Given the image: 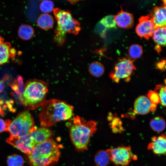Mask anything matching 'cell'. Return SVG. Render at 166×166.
Segmentation results:
<instances>
[{"label": "cell", "mask_w": 166, "mask_h": 166, "mask_svg": "<svg viewBox=\"0 0 166 166\" xmlns=\"http://www.w3.org/2000/svg\"><path fill=\"white\" fill-rule=\"evenodd\" d=\"M53 11L57 23L54 40L58 45H62L65 43L67 33L78 34L81 29L80 23L68 11L58 8L53 9Z\"/></svg>", "instance_id": "5"}, {"label": "cell", "mask_w": 166, "mask_h": 166, "mask_svg": "<svg viewBox=\"0 0 166 166\" xmlns=\"http://www.w3.org/2000/svg\"><path fill=\"white\" fill-rule=\"evenodd\" d=\"M156 68L160 70L164 71L165 69L166 61L163 60L157 62L156 64Z\"/></svg>", "instance_id": "31"}, {"label": "cell", "mask_w": 166, "mask_h": 166, "mask_svg": "<svg viewBox=\"0 0 166 166\" xmlns=\"http://www.w3.org/2000/svg\"><path fill=\"white\" fill-rule=\"evenodd\" d=\"M107 30L113 28H116L114 16L111 15H108L103 18L99 22Z\"/></svg>", "instance_id": "24"}, {"label": "cell", "mask_w": 166, "mask_h": 166, "mask_svg": "<svg viewBox=\"0 0 166 166\" xmlns=\"http://www.w3.org/2000/svg\"><path fill=\"white\" fill-rule=\"evenodd\" d=\"M0 114L2 115H3L4 114V111L3 110H2V109L0 103Z\"/></svg>", "instance_id": "35"}, {"label": "cell", "mask_w": 166, "mask_h": 166, "mask_svg": "<svg viewBox=\"0 0 166 166\" xmlns=\"http://www.w3.org/2000/svg\"><path fill=\"white\" fill-rule=\"evenodd\" d=\"M72 122L69 131L71 140L77 151H84L87 150L91 136L97 130V124L78 115L73 116Z\"/></svg>", "instance_id": "2"}, {"label": "cell", "mask_w": 166, "mask_h": 166, "mask_svg": "<svg viewBox=\"0 0 166 166\" xmlns=\"http://www.w3.org/2000/svg\"><path fill=\"white\" fill-rule=\"evenodd\" d=\"M48 83L36 79L27 81L25 85L21 104L27 110H34L42 105L48 92Z\"/></svg>", "instance_id": "4"}, {"label": "cell", "mask_w": 166, "mask_h": 166, "mask_svg": "<svg viewBox=\"0 0 166 166\" xmlns=\"http://www.w3.org/2000/svg\"><path fill=\"white\" fill-rule=\"evenodd\" d=\"M147 96L152 103L157 105L160 102L158 95L154 91H149Z\"/></svg>", "instance_id": "27"}, {"label": "cell", "mask_w": 166, "mask_h": 166, "mask_svg": "<svg viewBox=\"0 0 166 166\" xmlns=\"http://www.w3.org/2000/svg\"><path fill=\"white\" fill-rule=\"evenodd\" d=\"M166 27H156L152 35V38L156 45L165 46L166 45Z\"/></svg>", "instance_id": "18"}, {"label": "cell", "mask_w": 166, "mask_h": 166, "mask_svg": "<svg viewBox=\"0 0 166 166\" xmlns=\"http://www.w3.org/2000/svg\"><path fill=\"white\" fill-rule=\"evenodd\" d=\"M41 10L44 13H48L52 12L53 9V2L49 0H43L39 6Z\"/></svg>", "instance_id": "26"}, {"label": "cell", "mask_w": 166, "mask_h": 166, "mask_svg": "<svg viewBox=\"0 0 166 166\" xmlns=\"http://www.w3.org/2000/svg\"><path fill=\"white\" fill-rule=\"evenodd\" d=\"M150 125L154 131L160 132L163 131L165 128V121L161 117H155L150 121Z\"/></svg>", "instance_id": "22"}, {"label": "cell", "mask_w": 166, "mask_h": 166, "mask_svg": "<svg viewBox=\"0 0 166 166\" xmlns=\"http://www.w3.org/2000/svg\"><path fill=\"white\" fill-rule=\"evenodd\" d=\"M114 16L116 25L120 27L129 29L133 27L134 20L132 14L121 10Z\"/></svg>", "instance_id": "14"}, {"label": "cell", "mask_w": 166, "mask_h": 166, "mask_svg": "<svg viewBox=\"0 0 166 166\" xmlns=\"http://www.w3.org/2000/svg\"><path fill=\"white\" fill-rule=\"evenodd\" d=\"M143 53L142 47L140 45L135 44L132 45L128 50L129 58L134 61L140 58Z\"/></svg>", "instance_id": "23"}, {"label": "cell", "mask_w": 166, "mask_h": 166, "mask_svg": "<svg viewBox=\"0 0 166 166\" xmlns=\"http://www.w3.org/2000/svg\"><path fill=\"white\" fill-rule=\"evenodd\" d=\"M7 163L8 166H18L16 161L15 154L9 156L7 158Z\"/></svg>", "instance_id": "30"}, {"label": "cell", "mask_w": 166, "mask_h": 166, "mask_svg": "<svg viewBox=\"0 0 166 166\" xmlns=\"http://www.w3.org/2000/svg\"><path fill=\"white\" fill-rule=\"evenodd\" d=\"M110 161L117 166H127L132 160H136L137 156L132 153L130 147L120 146L106 150Z\"/></svg>", "instance_id": "8"}, {"label": "cell", "mask_w": 166, "mask_h": 166, "mask_svg": "<svg viewBox=\"0 0 166 166\" xmlns=\"http://www.w3.org/2000/svg\"><path fill=\"white\" fill-rule=\"evenodd\" d=\"M54 21L51 15L48 13H44L38 17L37 23L40 28L44 30H49L53 27Z\"/></svg>", "instance_id": "17"}, {"label": "cell", "mask_w": 166, "mask_h": 166, "mask_svg": "<svg viewBox=\"0 0 166 166\" xmlns=\"http://www.w3.org/2000/svg\"><path fill=\"white\" fill-rule=\"evenodd\" d=\"M11 121L10 120H4L0 118V133L8 132L9 128Z\"/></svg>", "instance_id": "28"}, {"label": "cell", "mask_w": 166, "mask_h": 166, "mask_svg": "<svg viewBox=\"0 0 166 166\" xmlns=\"http://www.w3.org/2000/svg\"><path fill=\"white\" fill-rule=\"evenodd\" d=\"M60 154L58 145L51 138L35 146L28 159L31 166H49L58 161Z\"/></svg>", "instance_id": "3"}, {"label": "cell", "mask_w": 166, "mask_h": 166, "mask_svg": "<svg viewBox=\"0 0 166 166\" xmlns=\"http://www.w3.org/2000/svg\"><path fill=\"white\" fill-rule=\"evenodd\" d=\"M15 157L18 166H23L24 164V160L22 156L19 155L15 154Z\"/></svg>", "instance_id": "32"}, {"label": "cell", "mask_w": 166, "mask_h": 166, "mask_svg": "<svg viewBox=\"0 0 166 166\" xmlns=\"http://www.w3.org/2000/svg\"><path fill=\"white\" fill-rule=\"evenodd\" d=\"M15 50L11 48V44L8 42H3L0 44V65L7 62Z\"/></svg>", "instance_id": "16"}, {"label": "cell", "mask_w": 166, "mask_h": 166, "mask_svg": "<svg viewBox=\"0 0 166 166\" xmlns=\"http://www.w3.org/2000/svg\"><path fill=\"white\" fill-rule=\"evenodd\" d=\"M30 134L35 145L52 138L54 134L53 132L48 127H44L37 128Z\"/></svg>", "instance_id": "15"}, {"label": "cell", "mask_w": 166, "mask_h": 166, "mask_svg": "<svg viewBox=\"0 0 166 166\" xmlns=\"http://www.w3.org/2000/svg\"><path fill=\"white\" fill-rule=\"evenodd\" d=\"M155 27H166V8L165 5L155 7L148 16Z\"/></svg>", "instance_id": "12"}, {"label": "cell", "mask_w": 166, "mask_h": 166, "mask_svg": "<svg viewBox=\"0 0 166 166\" xmlns=\"http://www.w3.org/2000/svg\"><path fill=\"white\" fill-rule=\"evenodd\" d=\"M4 42V39L0 35V44Z\"/></svg>", "instance_id": "36"}, {"label": "cell", "mask_w": 166, "mask_h": 166, "mask_svg": "<svg viewBox=\"0 0 166 166\" xmlns=\"http://www.w3.org/2000/svg\"><path fill=\"white\" fill-rule=\"evenodd\" d=\"M34 30L33 28L27 24H24L20 26L18 30L19 37L24 40H30L34 34Z\"/></svg>", "instance_id": "20"}, {"label": "cell", "mask_w": 166, "mask_h": 166, "mask_svg": "<svg viewBox=\"0 0 166 166\" xmlns=\"http://www.w3.org/2000/svg\"><path fill=\"white\" fill-rule=\"evenodd\" d=\"M94 159L97 166H108L110 162L109 154L106 150L98 151L95 155Z\"/></svg>", "instance_id": "19"}, {"label": "cell", "mask_w": 166, "mask_h": 166, "mask_svg": "<svg viewBox=\"0 0 166 166\" xmlns=\"http://www.w3.org/2000/svg\"><path fill=\"white\" fill-rule=\"evenodd\" d=\"M41 107L39 120L41 125L46 127L69 119L73 116L74 109L65 101L56 99L46 100Z\"/></svg>", "instance_id": "1"}, {"label": "cell", "mask_w": 166, "mask_h": 166, "mask_svg": "<svg viewBox=\"0 0 166 166\" xmlns=\"http://www.w3.org/2000/svg\"><path fill=\"white\" fill-rule=\"evenodd\" d=\"M154 91L156 92L160 98L161 104L164 106L166 105V86L163 84L156 85Z\"/></svg>", "instance_id": "25"}, {"label": "cell", "mask_w": 166, "mask_h": 166, "mask_svg": "<svg viewBox=\"0 0 166 166\" xmlns=\"http://www.w3.org/2000/svg\"><path fill=\"white\" fill-rule=\"evenodd\" d=\"M155 28L149 16H142L139 19V23L136 26L135 31L141 38L148 40L152 36Z\"/></svg>", "instance_id": "10"}, {"label": "cell", "mask_w": 166, "mask_h": 166, "mask_svg": "<svg viewBox=\"0 0 166 166\" xmlns=\"http://www.w3.org/2000/svg\"><path fill=\"white\" fill-rule=\"evenodd\" d=\"M163 1L164 4H165V5L166 0H163Z\"/></svg>", "instance_id": "37"}, {"label": "cell", "mask_w": 166, "mask_h": 166, "mask_svg": "<svg viewBox=\"0 0 166 166\" xmlns=\"http://www.w3.org/2000/svg\"><path fill=\"white\" fill-rule=\"evenodd\" d=\"M96 32L102 37H104L106 35L107 30L99 22L97 24L95 28Z\"/></svg>", "instance_id": "29"}, {"label": "cell", "mask_w": 166, "mask_h": 166, "mask_svg": "<svg viewBox=\"0 0 166 166\" xmlns=\"http://www.w3.org/2000/svg\"><path fill=\"white\" fill-rule=\"evenodd\" d=\"M88 70L93 76L98 77L102 76L105 72L104 67L103 65L98 61H94L89 65Z\"/></svg>", "instance_id": "21"}, {"label": "cell", "mask_w": 166, "mask_h": 166, "mask_svg": "<svg viewBox=\"0 0 166 166\" xmlns=\"http://www.w3.org/2000/svg\"><path fill=\"white\" fill-rule=\"evenodd\" d=\"M133 61L128 57L119 59L110 73L109 77L116 82L124 79L126 81H129L132 73L136 69Z\"/></svg>", "instance_id": "7"}, {"label": "cell", "mask_w": 166, "mask_h": 166, "mask_svg": "<svg viewBox=\"0 0 166 166\" xmlns=\"http://www.w3.org/2000/svg\"><path fill=\"white\" fill-rule=\"evenodd\" d=\"M37 128L34 126L32 116L28 111H26L19 113L11 121L8 132L10 136L21 137L26 136Z\"/></svg>", "instance_id": "6"}, {"label": "cell", "mask_w": 166, "mask_h": 166, "mask_svg": "<svg viewBox=\"0 0 166 166\" xmlns=\"http://www.w3.org/2000/svg\"><path fill=\"white\" fill-rule=\"evenodd\" d=\"M5 80H0V93L2 92L4 89Z\"/></svg>", "instance_id": "33"}, {"label": "cell", "mask_w": 166, "mask_h": 166, "mask_svg": "<svg viewBox=\"0 0 166 166\" xmlns=\"http://www.w3.org/2000/svg\"><path fill=\"white\" fill-rule=\"evenodd\" d=\"M148 149L156 155H164L166 151V140L165 134L153 137L148 146Z\"/></svg>", "instance_id": "13"}, {"label": "cell", "mask_w": 166, "mask_h": 166, "mask_svg": "<svg viewBox=\"0 0 166 166\" xmlns=\"http://www.w3.org/2000/svg\"><path fill=\"white\" fill-rule=\"evenodd\" d=\"M9 144L13 146L21 152L29 155L35 144L30 133L21 137L10 136L6 140Z\"/></svg>", "instance_id": "9"}, {"label": "cell", "mask_w": 166, "mask_h": 166, "mask_svg": "<svg viewBox=\"0 0 166 166\" xmlns=\"http://www.w3.org/2000/svg\"><path fill=\"white\" fill-rule=\"evenodd\" d=\"M69 3L72 4H76L77 2L84 0H67Z\"/></svg>", "instance_id": "34"}, {"label": "cell", "mask_w": 166, "mask_h": 166, "mask_svg": "<svg viewBox=\"0 0 166 166\" xmlns=\"http://www.w3.org/2000/svg\"><path fill=\"white\" fill-rule=\"evenodd\" d=\"M157 105L152 103L148 97L145 96H141L135 101L134 110L139 114H146L150 112H154L156 110Z\"/></svg>", "instance_id": "11"}]
</instances>
